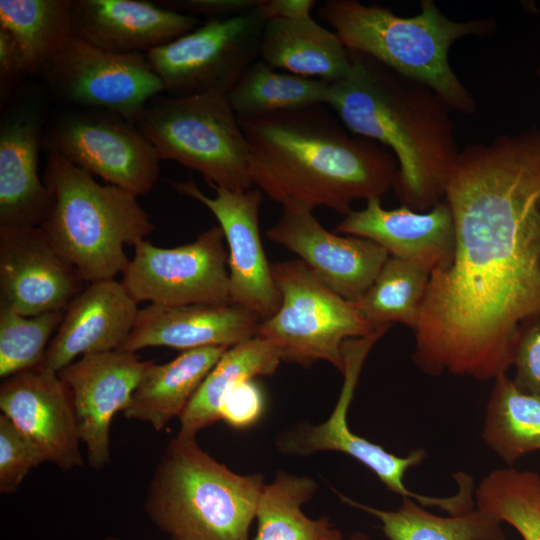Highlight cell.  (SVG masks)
Wrapping results in <instances>:
<instances>
[{
    "mask_svg": "<svg viewBox=\"0 0 540 540\" xmlns=\"http://www.w3.org/2000/svg\"><path fill=\"white\" fill-rule=\"evenodd\" d=\"M30 75L24 55L13 36L0 27V102L3 108L21 81Z\"/></svg>",
    "mask_w": 540,
    "mask_h": 540,
    "instance_id": "obj_37",
    "label": "cell"
},
{
    "mask_svg": "<svg viewBox=\"0 0 540 540\" xmlns=\"http://www.w3.org/2000/svg\"><path fill=\"white\" fill-rule=\"evenodd\" d=\"M319 16L348 50L365 54L425 84L452 111L475 112L473 95L452 70L448 55L458 39L492 33V20H451L432 0H423L420 12L412 17L398 16L377 4L327 0L320 6Z\"/></svg>",
    "mask_w": 540,
    "mask_h": 540,
    "instance_id": "obj_4",
    "label": "cell"
},
{
    "mask_svg": "<svg viewBox=\"0 0 540 540\" xmlns=\"http://www.w3.org/2000/svg\"><path fill=\"white\" fill-rule=\"evenodd\" d=\"M262 320L234 303L163 306L139 309L135 325L120 350L164 346L181 351L232 347L256 336Z\"/></svg>",
    "mask_w": 540,
    "mask_h": 540,
    "instance_id": "obj_23",
    "label": "cell"
},
{
    "mask_svg": "<svg viewBox=\"0 0 540 540\" xmlns=\"http://www.w3.org/2000/svg\"><path fill=\"white\" fill-rule=\"evenodd\" d=\"M340 499L376 517L389 540H505L501 522L474 508L467 512L438 516L410 498L396 510H383L339 494Z\"/></svg>",
    "mask_w": 540,
    "mask_h": 540,
    "instance_id": "obj_28",
    "label": "cell"
},
{
    "mask_svg": "<svg viewBox=\"0 0 540 540\" xmlns=\"http://www.w3.org/2000/svg\"><path fill=\"white\" fill-rule=\"evenodd\" d=\"M46 462L40 450L4 414L0 416V491L14 493L29 471Z\"/></svg>",
    "mask_w": 540,
    "mask_h": 540,
    "instance_id": "obj_34",
    "label": "cell"
},
{
    "mask_svg": "<svg viewBox=\"0 0 540 540\" xmlns=\"http://www.w3.org/2000/svg\"><path fill=\"white\" fill-rule=\"evenodd\" d=\"M429 276L425 270L389 256L371 286L353 303L374 329L399 322L413 330Z\"/></svg>",
    "mask_w": 540,
    "mask_h": 540,
    "instance_id": "obj_32",
    "label": "cell"
},
{
    "mask_svg": "<svg viewBox=\"0 0 540 540\" xmlns=\"http://www.w3.org/2000/svg\"><path fill=\"white\" fill-rule=\"evenodd\" d=\"M194 16L142 0H72L73 36L122 55L146 54L193 30Z\"/></svg>",
    "mask_w": 540,
    "mask_h": 540,
    "instance_id": "obj_21",
    "label": "cell"
},
{
    "mask_svg": "<svg viewBox=\"0 0 540 540\" xmlns=\"http://www.w3.org/2000/svg\"><path fill=\"white\" fill-rule=\"evenodd\" d=\"M264 477L216 461L196 436L177 434L149 483L144 510L169 540H249Z\"/></svg>",
    "mask_w": 540,
    "mask_h": 540,
    "instance_id": "obj_5",
    "label": "cell"
},
{
    "mask_svg": "<svg viewBox=\"0 0 540 540\" xmlns=\"http://www.w3.org/2000/svg\"><path fill=\"white\" fill-rule=\"evenodd\" d=\"M42 180L50 206L40 227L87 284L122 274L130 262L124 247L155 230L137 195L98 183L61 155L47 153Z\"/></svg>",
    "mask_w": 540,
    "mask_h": 540,
    "instance_id": "obj_6",
    "label": "cell"
},
{
    "mask_svg": "<svg viewBox=\"0 0 540 540\" xmlns=\"http://www.w3.org/2000/svg\"><path fill=\"white\" fill-rule=\"evenodd\" d=\"M265 18L249 13L207 19L193 30L146 53L168 96H226L259 58Z\"/></svg>",
    "mask_w": 540,
    "mask_h": 540,
    "instance_id": "obj_9",
    "label": "cell"
},
{
    "mask_svg": "<svg viewBox=\"0 0 540 540\" xmlns=\"http://www.w3.org/2000/svg\"><path fill=\"white\" fill-rule=\"evenodd\" d=\"M64 312L25 316L0 305L1 378L41 364Z\"/></svg>",
    "mask_w": 540,
    "mask_h": 540,
    "instance_id": "obj_33",
    "label": "cell"
},
{
    "mask_svg": "<svg viewBox=\"0 0 540 540\" xmlns=\"http://www.w3.org/2000/svg\"><path fill=\"white\" fill-rule=\"evenodd\" d=\"M445 201L454 255L429 276L412 359L430 376L495 380L540 317V132L467 146Z\"/></svg>",
    "mask_w": 540,
    "mask_h": 540,
    "instance_id": "obj_1",
    "label": "cell"
},
{
    "mask_svg": "<svg viewBox=\"0 0 540 540\" xmlns=\"http://www.w3.org/2000/svg\"><path fill=\"white\" fill-rule=\"evenodd\" d=\"M317 489L309 476L279 471L260 493L253 540H343L342 532L327 517L311 519L303 513L301 507Z\"/></svg>",
    "mask_w": 540,
    "mask_h": 540,
    "instance_id": "obj_27",
    "label": "cell"
},
{
    "mask_svg": "<svg viewBox=\"0 0 540 540\" xmlns=\"http://www.w3.org/2000/svg\"><path fill=\"white\" fill-rule=\"evenodd\" d=\"M152 362L135 352L112 350L83 355L58 372L71 392L91 468L99 470L110 463L112 418L127 407Z\"/></svg>",
    "mask_w": 540,
    "mask_h": 540,
    "instance_id": "obj_18",
    "label": "cell"
},
{
    "mask_svg": "<svg viewBox=\"0 0 540 540\" xmlns=\"http://www.w3.org/2000/svg\"><path fill=\"white\" fill-rule=\"evenodd\" d=\"M264 410V396L254 379L237 383L224 397L220 407V420L242 429L255 424Z\"/></svg>",
    "mask_w": 540,
    "mask_h": 540,
    "instance_id": "obj_35",
    "label": "cell"
},
{
    "mask_svg": "<svg viewBox=\"0 0 540 540\" xmlns=\"http://www.w3.org/2000/svg\"><path fill=\"white\" fill-rule=\"evenodd\" d=\"M72 0H1L0 27L19 45L30 75L46 65L73 37Z\"/></svg>",
    "mask_w": 540,
    "mask_h": 540,
    "instance_id": "obj_31",
    "label": "cell"
},
{
    "mask_svg": "<svg viewBox=\"0 0 540 540\" xmlns=\"http://www.w3.org/2000/svg\"><path fill=\"white\" fill-rule=\"evenodd\" d=\"M237 118L249 146L252 185L276 202L347 215L353 201L381 198L394 187L393 153L349 132L328 104Z\"/></svg>",
    "mask_w": 540,
    "mask_h": 540,
    "instance_id": "obj_2",
    "label": "cell"
},
{
    "mask_svg": "<svg viewBox=\"0 0 540 540\" xmlns=\"http://www.w3.org/2000/svg\"><path fill=\"white\" fill-rule=\"evenodd\" d=\"M271 270L281 304L272 317L259 323L256 336L274 344L282 361L306 368L327 361L342 373L343 343L376 329L353 302L327 287L302 260L273 263Z\"/></svg>",
    "mask_w": 540,
    "mask_h": 540,
    "instance_id": "obj_8",
    "label": "cell"
},
{
    "mask_svg": "<svg viewBox=\"0 0 540 540\" xmlns=\"http://www.w3.org/2000/svg\"><path fill=\"white\" fill-rule=\"evenodd\" d=\"M105 540H121L119 538H116V537H112V536H108L105 538Z\"/></svg>",
    "mask_w": 540,
    "mask_h": 540,
    "instance_id": "obj_42",
    "label": "cell"
},
{
    "mask_svg": "<svg viewBox=\"0 0 540 540\" xmlns=\"http://www.w3.org/2000/svg\"><path fill=\"white\" fill-rule=\"evenodd\" d=\"M42 149L137 196L159 176V157L137 125L120 115L71 107L47 125Z\"/></svg>",
    "mask_w": 540,
    "mask_h": 540,
    "instance_id": "obj_10",
    "label": "cell"
},
{
    "mask_svg": "<svg viewBox=\"0 0 540 540\" xmlns=\"http://www.w3.org/2000/svg\"><path fill=\"white\" fill-rule=\"evenodd\" d=\"M41 75L47 88L71 107L108 111L136 123L164 91L146 54H115L71 37Z\"/></svg>",
    "mask_w": 540,
    "mask_h": 540,
    "instance_id": "obj_11",
    "label": "cell"
},
{
    "mask_svg": "<svg viewBox=\"0 0 540 540\" xmlns=\"http://www.w3.org/2000/svg\"><path fill=\"white\" fill-rule=\"evenodd\" d=\"M258 2L259 0H162L156 3L186 15L217 19L249 13L256 9Z\"/></svg>",
    "mask_w": 540,
    "mask_h": 540,
    "instance_id": "obj_38",
    "label": "cell"
},
{
    "mask_svg": "<svg viewBox=\"0 0 540 540\" xmlns=\"http://www.w3.org/2000/svg\"><path fill=\"white\" fill-rule=\"evenodd\" d=\"M86 286L40 226L0 229V305L25 316L65 311Z\"/></svg>",
    "mask_w": 540,
    "mask_h": 540,
    "instance_id": "obj_17",
    "label": "cell"
},
{
    "mask_svg": "<svg viewBox=\"0 0 540 540\" xmlns=\"http://www.w3.org/2000/svg\"><path fill=\"white\" fill-rule=\"evenodd\" d=\"M335 233L371 240L389 256L429 274L447 267L455 249L453 216L445 200L427 212H417L403 205L388 210L381 198H372L365 208L345 215Z\"/></svg>",
    "mask_w": 540,
    "mask_h": 540,
    "instance_id": "obj_20",
    "label": "cell"
},
{
    "mask_svg": "<svg viewBox=\"0 0 540 540\" xmlns=\"http://www.w3.org/2000/svg\"><path fill=\"white\" fill-rule=\"evenodd\" d=\"M389 328L380 327L367 336L351 338L343 343V385L330 417L317 425H298L280 437L277 446L281 452L292 456H309L321 451L344 453L370 469L390 491L402 498L413 499L423 507H437L446 511L451 504L449 497L421 495L410 491L404 484L408 469L425 459L423 449L416 448L407 456H397L353 433L347 423V412L364 362L375 343Z\"/></svg>",
    "mask_w": 540,
    "mask_h": 540,
    "instance_id": "obj_13",
    "label": "cell"
},
{
    "mask_svg": "<svg viewBox=\"0 0 540 540\" xmlns=\"http://www.w3.org/2000/svg\"><path fill=\"white\" fill-rule=\"evenodd\" d=\"M349 540H370L369 537L362 533V532H357V533H354L350 538Z\"/></svg>",
    "mask_w": 540,
    "mask_h": 540,
    "instance_id": "obj_41",
    "label": "cell"
},
{
    "mask_svg": "<svg viewBox=\"0 0 540 540\" xmlns=\"http://www.w3.org/2000/svg\"><path fill=\"white\" fill-rule=\"evenodd\" d=\"M482 438L506 464L540 450V394L520 389L507 374L494 380Z\"/></svg>",
    "mask_w": 540,
    "mask_h": 540,
    "instance_id": "obj_29",
    "label": "cell"
},
{
    "mask_svg": "<svg viewBox=\"0 0 540 540\" xmlns=\"http://www.w3.org/2000/svg\"><path fill=\"white\" fill-rule=\"evenodd\" d=\"M0 409L62 471L81 467L80 436L69 388L41 364L5 378Z\"/></svg>",
    "mask_w": 540,
    "mask_h": 540,
    "instance_id": "obj_19",
    "label": "cell"
},
{
    "mask_svg": "<svg viewBox=\"0 0 540 540\" xmlns=\"http://www.w3.org/2000/svg\"><path fill=\"white\" fill-rule=\"evenodd\" d=\"M513 366L515 384L524 391L540 394V317L521 332Z\"/></svg>",
    "mask_w": 540,
    "mask_h": 540,
    "instance_id": "obj_36",
    "label": "cell"
},
{
    "mask_svg": "<svg viewBox=\"0 0 540 540\" xmlns=\"http://www.w3.org/2000/svg\"><path fill=\"white\" fill-rule=\"evenodd\" d=\"M135 124L160 160L199 172L209 185L231 191L253 187L249 146L226 96H157Z\"/></svg>",
    "mask_w": 540,
    "mask_h": 540,
    "instance_id": "obj_7",
    "label": "cell"
},
{
    "mask_svg": "<svg viewBox=\"0 0 540 540\" xmlns=\"http://www.w3.org/2000/svg\"><path fill=\"white\" fill-rule=\"evenodd\" d=\"M350 70L330 84L327 104L346 128L394 155V189L403 206L430 210L445 196L459 155L452 109L428 86L349 50Z\"/></svg>",
    "mask_w": 540,
    "mask_h": 540,
    "instance_id": "obj_3",
    "label": "cell"
},
{
    "mask_svg": "<svg viewBox=\"0 0 540 540\" xmlns=\"http://www.w3.org/2000/svg\"><path fill=\"white\" fill-rule=\"evenodd\" d=\"M0 123V229L40 226L50 194L38 173L44 98L35 89L13 95Z\"/></svg>",
    "mask_w": 540,
    "mask_h": 540,
    "instance_id": "obj_16",
    "label": "cell"
},
{
    "mask_svg": "<svg viewBox=\"0 0 540 540\" xmlns=\"http://www.w3.org/2000/svg\"><path fill=\"white\" fill-rule=\"evenodd\" d=\"M168 182L178 193L206 206L218 220L229 248L231 303L256 314L262 321L272 317L280 307L281 294L259 233L263 193L255 187L231 191L210 185L216 192L212 198L205 195L192 179Z\"/></svg>",
    "mask_w": 540,
    "mask_h": 540,
    "instance_id": "obj_14",
    "label": "cell"
},
{
    "mask_svg": "<svg viewBox=\"0 0 540 540\" xmlns=\"http://www.w3.org/2000/svg\"><path fill=\"white\" fill-rule=\"evenodd\" d=\"M314 0H259L256 10L265 18L300 19L310 17Z\"/></svg>",
    "mask_w": 540,
    "mask_h": 540,
    "instance_id": "obj_40",
    "label": "cell"
},
{
    "mask_svg": "<svg viewBox=\"0 0 540 540\" xmlns=\"http://www.w3.org/2000/svg\"><path fill=\"white\" fill-rule=\"evenodd\" d=\"M137 304L115 279L87 284L66 308L41 365L59 372L79 356L120 350L135 325Z\"/></svg>",
    "mask_w": 540,
    "mask_h": 540,
    "instance_id": "obj_22",
    "label": "cell"
},
{
    "mask_svg": "<svg viewBox=\"0 0 540 540\" xmlns=\"http://www.w3.org/2000/svg\"><path fill=\"white\" fill-rule=\"evenodd\" d=\"M120 281L137 302L163 306L230 303L228 252L219 225L193 242L172 248L144 239Z\"/></svg>",
    "mask_w": 540,
    "mask_h": 540,
    "instance_id": "obj_12",
    "label": "cell"
},
{
    "mask_svg": "<svg viewBox=\"0 0 540 540\" xmlns=\"http://www.w3.org/2000/svg\"><path fill=\"white\" fill-rule=\"evenodd\" d=\"M329 82L289 72H280L261 59L242 74L226 99L237 116L327 104Z\"/></svg>",
    "mask_w": 540,
    "mask_h": 540,
    "instance_id": "obj_30",
    "label": "cell"
},
{
    "mask_svg": "<svg viewBox=\"0 0 540 540\" xmlns=\"http://www.w3.org/2000/svg\"><path fill=\"white\" fill-rule=\"evenodd\" d=\"M227 349L224 346L196 348L182 351L165 364L152 362L123 410L124 416L160 431L182 415Z\"/></svg>",
    "mask_w": 540,
    "mask_h": 540,
    "instance_id": "obj_25",
    "label": "cell"
},
{
    "mask_svg": "<svg viewBox=\"0 0 540 540\" xmlns=\"http://www.w3.org/2000/svg\"><path fill=\"white\" fill-rule=\"evenodd\" d=\"M267 237L297 254L332 291L354 302L371 286L389 258L375 242L325 229L311 206L286 201Z\"/></svg>",
    "mask_w": 540,
    "mask_h": 540,
    "instance_id": "obj_15",
    "label": "cell"
},
{
    "mask_svg": "<svg viewBox=\"0 0 540 540\" xmlns=\"http://www.w3.org/2000/svg\"><path fill=\"white\" fill-rule=\"evenodd\" d=\"M281 361L280 350L258 336L228 348L179 417L178 433L196 436L200 430L220 420L222 401L237 383L273 375Z\"/></svg>",
    "mask_w": 540,
    "mask_h": 540,
    "instance_id": "obj_26",
    "label": "cell"
},
{
    "mask_svg": "<svg viewBox=\"0 0 540 540\" xmlns=\"http://www.w3.org/2000/svg\"><path fill=\"white\" fill-rule=\"evenodd\" d=\"M259 59L275 69L334 83L350 70L349 50L311 16L265 22Z\"/></svg>",
    "mask_w": 540,
    "mask_h": 540,
    "instance_id": "obj_24",
    "label": "cell"
},
{
    "mask_svg": "<svg viewBox=\"0 0 540 540\" xmlns=\"http://www.w3.org/2000/svg\"><path fill=\"white\" fill-rule=\"evenodd\" d=\"M505 521L523 540H540V497H526L514 502L505 513Z\"/></svg>",
    "mask_w": 540,
    "mask_h": 540,
    "instance_id": "obj_39",
    "label": "cell"
}]
</instances>
